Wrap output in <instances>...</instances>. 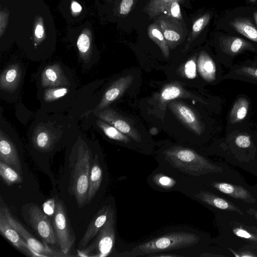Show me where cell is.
<instances>
[{
	"label": "cell",
	"instance_id": "ffe728a7",
	"mask_svg": "<svg viewBox=\"0 0 257 257\" xmlns=\"http://www.w3.org/2000/svg\"><path fill=\"white\" fill-rule=\"evenodd\" d=\"M22 71L19 64H14L7 67L0 77L1 90L12 92L19 86L22 78Z\"/></svg>",
	"mask_w": 257,
	"mask_h": 257
},
{
	"label": "cell",
	"instance_id": "5b68a950",
	"mask_svg": "<svg viewBox=\"0 0 257 257\" xmlns=\"http://www.w3.org/2000/svg\"><path fill=\"white\" fill-rule=\"evenodd\" d=\"M115 213L110 207L105 223L96 237L87 246L77 250L78 255L85 257H104L111 252L115 242Z\"/></svg>",
	"mask_w": 257,
	"mask_h": 257
},
{
	"label": "cell",
	"instance_id": "e575fe53",
	"mask_svg": "<svg viewBox=\"0 0 257 257\" xmlns=\"http://www.w3.org/2000/svg\"><path fill=\"white\" fill-rule=\"evenodd\" d=\"M153 180L159 186L165 189L171 188L176 184V180L163 174H156L153 177Z\"/></svg>",
	"mask_w": 257,
	"mask_h": 257
},
{
	"label": "cell",
	"instance_id": "52a82bcc",
	"mask_svg": "<svg viewBox=\"0 0 257 257\" xmlns=\"http://www.w3.org/2000/svg\"><path fill=\"white\" fill-rule=\"evenodd\" d=\"M0 210L6 216L10 224L19 232L24 240L31 248L38 254L43 257H65L71 256L64 252L56 251L50 248L48 244L42 243L36 239L23 225L11 214L9 209L1 205Z\"/></svg>",
	"mask_w": 257,
	"mask_h": 257
},
{
	"label": "cell",
	"instance_id": "c3c4849f",
	"mask_svg": "<svg viewBox=\"0 0 257 257\" xmlns=\"http://www.w3.org/2000/svg\"><path fill=\"white\" fill-rule=\"evenodd\" d=\"M254 19L255 22L257 25V11L254 12L253 14Z\"/></svg>",
	"mask_w": 257,
	"mask_h": 257
},
{
	"label": "cell",
	"instance_id": "f546056e",
	"mask_svg": "<svg viewBox=\"0 0 257 257\" xmlns=\"http://www.w3.org/2000/svg\"><path fill=\"white\" fill-rule=\"evenodd\" d=\"M0 175L8 186L22 182V179L19 174L12 167L2 161H0Z\"/></svg>",
	"mask_w": 257,
	"mask_h": 257
},
{
	"label": "cell",
	"instance_id": "f6af8a7d",
	"mask_svg": "<svg viewBox=\"0 0 257 257\" xmlns=\"http://www.w3.org/2000/svg\"><path fill=\"white\" fill-rule=\"evenodd\" d=\"M246 212L250 215H252L257 221V210L250 208L246 210Z\"/></svg>",
	"mask_w": 257,
	"mask_h": 257
},
{
	"label": "cell",
	"instance_id": "74e56055",
	"mask_svg": "<svg viewBox=\"0 0 257 257\" xmlns=\"http://www.w3.org/2000/svg\"><path fill=\"white\" fill-rule=\"evenodd\" d=\"M236 145L240 148H247L251 145V142L248 135L240 134L236 136L235 139Z\"/></svg>",
	"mask_w": 257,
	"mask_h": 257
},
{
	"label": "cell",
	"instance_id": "4316f807",
	"mask_svg": "<svg viewBox=\"0 0 257 257\" xmlns=\"http://www.w3.org/2000/svg\"><path fill=\"white\" fill-rule=\"evenodd\" d=\"M95 123L96 126L109 139L124 143L130 142L128 136L104 121L97 118Z\"/></svg>",
	"mask_w": 257,
	"mask_h": 257
},
{
	"label": "cell",
	"instance_id": "44dd1931",
	"mask_svg": "<svg viewBox=\"0 0 257 257\" xmlns=\"http://www.w3.org/2000/svg\"><path fill=\"white\" fill-rule=\"evenodd\" d=\"M195 197L216 208L228 211H234L241 215H243V212L234 203L211 192L200 191L195 194Z\"/></svg>",
	"mask_w": 257,
	"mask_h": 257
},
{
	"label": "cell",
	"instance_id": "836d02e7",
	"mask_svg": "<svg viewBox=\"0 0 257 257\" xmlns=\"http://www.w3.org/2000/svg\"><path fill=\"white\" fill-rule=\"evenodd\" d=\"M180 0H174L170 3L166 7L164 13L167 16L182 21L183 18L181 14L179 2Z\"/></svg>",
	"mask_w": 257,
	"mask_h": 257
},
{
	"label": "cell",
	"instance_id": "5bb4252c",
	"mask_svg": "<svg viewBox=\"0 0 257 257\" xmlns=\"http://www.w3.org/2000/svg\"><path fill=\"white\" fill-rule=\"evenodd\" d=\"M0 232L18 249L30 256H39L10 224L3 212L0 210Z\"/></svg>",
	"mask_w": 257,
	"mask_h": 257
},
{
	"label": "cell",
	"instance_id": "60d3db41",
	"mask_svg": "<svg viewBox=\"0 0 257 257\" xmlns=\"http://www.w3.org/2000/svg\"><path fill=\"white\" fill-rule=\"evenodd\" d=\"M234 254L235 256H255V255L253 254L250 251H240L238 252H236L232 249L230 248H228Z\"/></svg>",
	"mask_w": 257,
	"mask_h": 257
},
{
	"label": "cell",
	"instance_id": "8d00e7d4",
	"mask_svg": "<svg viewBox=\"0 0 257 257\" xmlns=\"http://www.w3.org/2000/svg\"><path fill=\"white\" fill-rule=\"evenodd\" d=\"M185 75L189 79H194L196 76V65L194 59L189 60L184 66Z\"/></svg>",
	"mask_w": 257,
	"mask_h": 257
},
{
	"label": "cell",
	"instance_id": "4fadbf2b",
	"mask_svg": "<svg viewBox=\"0 0 257 257\" xmlns=\"http://www.w3.org/2000/svg\"><path fill=\"white\" fill-rule=\"evenodd\" d=\"M222 79L239 80L257 85V60L233 64L223 75Z\"/></svg>",
	"mask_w": 257,
	"mask_h": 257
},
{
	"label": "cell",
	"instance_id": "ee69618b",
	"mask_svg": "<svg viewBox=\"0 0 257 257\" xmlns=\"http://www.w3.org/2000/svg\"><path fill=\"white\" fill-rule=\"evenodd\" d=\"M71 7H72V10L74 12H79L82 9L81 6L76 2H73L72 3Z\"/></svg>",
	"mask_w": 257,
	"mask_h": 257
},
{
	"label": "cell",
	"instance_id": "d6986e66",
	"mask_svg": "<svg viewBox=\"0 0 257 257\" xmlns=\"http://www.w3.org/2000/svg\"><path fill=\"white\" fill-rule=\"evenodd\" d=\"M199 72L202 78L207 82L217 81L218 69L216 62L205 51H201L197 60Z\"/></svg>",
	"mask_w": 257,
	"mask_h": 257
},
{
	"label": "cell",
	"instance_id": "d4e9b609",
	"mask_svg": "<svg viewBox=\"0 0 257 257\" xmlns=\"http://www.w3.org/2000/svg\"><path fill=\"white\" fill-rule=\"evenodd\" d=\"M249 108L248 99L240 96L236 99L229 114V121L231 124L241 121L246 116Z\"/></svg>",
	"mask_w": 257,
	"mask_h": 257
},
{
	"label": "cell",
	"instance_id": "484cf974",
	"mask_svg": "<svg viewBox=\"0 0 257 257\" xmlns=\"http://www.w3.org/2000/svg\"><path fill=\"white\" fill-rule=\"evenodd\" d=\"M231 26L239 33L257 43V29L247 19L238 18L230 22Z\"/></svg>",
	"mask_w": 257,
	"mask_h": 257
},
{
	"label": "cell",
	"instance_id": "ba28073f",
	"mask_svg": "<svg viewBox=\"0 0 257 257\" xmlns=\"http://www.w3.org/2000/svg\"><path fill=\"white\" fill-rule=\"evenodd\" d=\"M219 61L227 68L233 64V60L238 55L246 52L256 53L254 45L244 39L236 37H223L219 40Z\"/></svg>",
	"mask_w": 257,
	"mask_h": 257
},
{
	"label": "cell",
	"instance_id": "4dcf8cb0",
	"mask_svg": "<svg viewBox=\"0 0 257 257\" xmlns=\"http://www.w3.org/2000/svg\"><path fill=\"white\" fill-rule=\"evenodd\" d=\"M210 13H206L196 19L193 23L191 32L188 38L186 47L188 46L207 26L210 19Z\"/></svg>",
	"mask_w": 257,
	"mask_h": 257
},
{
	"label": "cell",
	"instance_id": "7402d4cb",
	"mask_svg": "<svg viewBox=\"0 0 257 257\" xmlns=\"http://www.w3.org/2000/svg\"><path fill=\"white\" fill-rule=\"evenodd\" d=\"M211 185L216 190L231 197L247 203H253L255 202V200L250 193L241 186L217 182H212Z\"/></svg>",
	"mask_w": 257,
	"mask_h": 257
},
{
	"label": "cell",
	"instance_id": "7dc6e473",
	"mask_svg": "<svg viewBox=\"0 0 257 257\" xmlns=\"http://www.w3.org/2000/svg\"><path fill=\"white\" fill-rule=\"evenodd\" d=\"M201 256H224V255H217V254H209L207 253H204L201 255Z\"/></svg>",
	"mask_w": 257,
	"mask_h": 257
},
{
	"label": "cell",
	"instance_id": "9a60e30c",
	"mask_svg": "<svg viewBox=\"0 0 257 257\" xmlns=\"http://www.w3.org/2000/svg\"><path fill=\"white\" fill-rule=\"evenodd\" d=\"M72 86L61 66L53 64L46 66L41 74L40 88Z\"/></svg>",
	"mask_w": 257,
	"mask_h": 257
},
{
	"label": "cell",
	"instance_id": "83f0119b",
	"mask_svg": "<svg viewBox=\"0 0 257 257\" xmlns=\"http://www.w3.org/2000/svg\"><path fill=\"white\" fill-rule=\"evenodd\" d=\"M148 34L150 38L160 47L164 56L168 57L169 46L161 30L156 23L149 25L148 28Z\"/></svg>",
	"mask_w": 257,
	"mask_h": 257
},
{
	"label": "cell",
	"instance_id": "f35d334b",
	"mask_svg": "<svg viewBox=\"0 0 257 257\" xmlns=\"http://www.w3.org/2000/svg\"><path fill=\"white\" fill-rule=\"evenodd\" d=\"M136 0H121L119 7V12L121 15H126L132 11Z\"/></svg>",
	"mask_w": 257,
	"mask_h": 257
},
{
	"label": "cell",
	"instance_id": "8fae6325",
	"mask_svg": "<svg viewBox=\"0 0 257 257\" xmlns=\"http://www.w3.org/2000/svg\"><path fill=\"white\" fill-rule=\"evenodd\" d=\"M6 129L1 124L0 130V161L7 164L19 174H22V168L16 147L6 133Z\"/></svg>",
	"mask_w": 257,
	"mask_h": 257
},
{
	"label": "cell",
	"instance_id": "b9f144b4",
	"mask_svg": "<svg viewBox=\"0 0 257 257\" xmlns=\"http://www.w3.org/2000/svg\"><path fill=\"white\" fill-rule=\"evenodd\" d=\"M147 256H156V257H176V256H182L179 255L171 254V253H160V254H152L146 255Z\"/></svg>",
	"mask_w": 257,
	"mask_h": 257
},
{
	"label": "cell",
	"instance_id": "7c38bea8",
	"mask_svg": "<svg viewBox=\"0 0 257 257\" xmlns=\"http://www.w3.org/2000/svg\"><path fill=\"white\" fill-rule=\"evenodd\" d=\"M161 30L169 47L178 45L185 37L181 21L168 16L161 17L156 23Z\"/></svg>",
	"mask_w": 257,
	"mask_h": 257
},
{
	"label": "cell",
	"instance_id": "30bf717a",
	"mask_svg": "<svg viewBox=\"0 0 257 257\" xmlns=\"http://www.w3.org/2000/svg\"><path fill=\"white\" fill-rule=\"evenodd\" d=\"M92 112L97 118L113 126L133 140L141 142V136L137 130L112 108L106 107L94 109Z\"/></svg>",
	"mask_w": 257,
	"mask_h": 257
},
{
	"label": "cell",
	"instance_id": "7a4b0ae2",
	"mask_svg": "<svg viewBox=\"0 0 257 257\" xmlns=\"http://www.w3.org/2000/svg\"><path fill=\"white\" fill-rule=\"evenodd\" d=\"M70 157V189L81 208L87 203L92 153L87 144L79 137Z\"/></svg>",
	"mask_w": 257,
	"mask_h": 257
},
{
	"label": "cell",
	"instance_id": "277c9868",
	"mask_svg": "<svg viewBox=\"0 0 257 257\" xmlns=\"http://www.w3.org/2000/svg\"><path fill=\"white\" fill-rule=\"evenodd\" d=\"M199 239L198 235L190 232H171L138 245L131 251V255L146 256L161 251L185 248L196 244Z\"/></svg>",
	"mask_w": 257,
	"mask_h": 257
},
{
	"label": "cell",
	"instance_id": "cb8c5ba5",
	"mask_svg": "<svg viewBox=\"0 0 257 257\" xmlns=\"http://www.w3.org/2000/svg\"><path fill=\"white\" fill-rule=\"evenodd\" d=\"M71 88L72 85L41 88L40 100L42 106H46L48 104L62 99L72 91Z\"/></svg>",
	"mask_w": 257,
	"mask_h": 257
},
{
	"label": "cell",
	"instance_id": "3957f363",
	"mask_svg": "<svg viewBox=\"0 0 257 257\" xmlns=\"http://www.w3.org/2000/svg\"><path fill=\"white\" fill-rule=\"evenodd\" d=\"M166 160L182 172L195 176L209 173H219L222 167L216 166L193 150L181 146H173L164 152Z\"/></svg>",
	"mask_w": 257,
	"mask_h": 257
},
{
	"label": "cell",
	"instance_id": "d590c367",
	"mask_svg": "<svg viewBox=\"0 0 257 257\" xmlns=\"http://www.w3.org/2000/svg\"><path fill=\"white\" fill-rule=\"evenodd\" d=\"M77 45L81 54L87 52L90 47V40L88 36L85 34L80 35L77 40Z\"/></svg>",
	"mask_w": 257,
	"mask_h": 257
},
{
	"label": "cell",
	"instance_id": "f1b7e54d",
	"mask_svg": "<svg viewBox=\"0 0 257 257\" xmlns=\"http://www.w3.org/2000/svg\"><path fill=\"white\" fill-rule=\"evenodd\" d=\"M173 1L174 0H149L144 11L150 18H152L163 14L167 6Z\"/></svg>",
	"mask_w": 257,
	"mask_h": 257
},
{
	"label": "cell",
	"instance_id": "603a6c76",
	"mask_svg": "<svg viewBox=\"0 0 257 257\" xmlns=\"http://www.w3.org/2000/svg\"><path fill=\"white\" fill-rule=\"evenodd\" d=\"M102 178V171L96 154L92 159L89 178V186L87 196V203H89L99 190Z\"/></svg>",
	"mask_w": 257,
	"mask_h": 257
},
{
	"label": "cell",
	"instance_id": "1f68e13d",
	"mask_svg": "<svg viewBox=\"0 0 257 257\" xmlns=\"http://www.w3.org/2000/svg\"><path fill=\"white\" fill-rule=\"evenodd\" d=\"M232 231L237 236L257 242V229L254 226L239 225L233 227Z\"/></svg>",
	"mask_w": 257,
	"mask_h": 257
},
{
	"label": "cell",
	"instance_id": "ab89813d",
	"mask_svg": "<svg viewBox=\"0 0 257 257\" xmlns=\"http://www.w3.org/2000/svg\"><path fill=\"white\" fill-rule=\"evenodd\" d=\"M55 207V204L54 203V201L52 200H50L44 204V211L48 214H53Z\"/></svg>",
	"mask_w": 257,
	"mask_h": 257
},
{
	"label": "cell",
	"instance_id": "6da1fadb",
	"mask_svg": "<svg viewBox=\"0 0 257 257\" xmlns=\"http://www.w3.org/2000/svg\"><path fill=\"white\" fill-rule=\"evenodd\" d=\"M74 123L62 114L40 113L30 130L33 147L42 153L52 151L65 135L76 132Z\"/></svg>",
	"mask_w": 257,
	"mask_h": 257
},
{
	"label": "cell",
	"instance_id": "9c48e42d",
	"mask_svg": "<svg viewBox=\"0 0 257 257\" xmlns=\"http://www.w3.org/2000/svg\"><path fill=\"white\" fill-rule=\"evenodd\" d=\"M28 214L29 224L44 242L53 245L58 243L54 227L48 216L38 206H30Z\"/></svg>",
	"mask_w": 257,
	"mask_h": 257
},
{
	"label": "cell",
	"instance_id": "8992f818",
	"mask_svg": "<svg viewBox=\"0 0 257 257\" xmlns=\"http://www.w3.org/2000/svg\"><path fill=\"white\" fill-rule=\"evenodd\" d=\"M53 215V226L62 251L68 254L73 246L75 235L71 228L63 203L57 201Z\"/></svg>",
	"mask_w": 257,
	"mask_h": 257
},
{
	"label": "cell",
	"instance_id": "2e32d148",
	"mask_svg": "<svg viewBox=\"0 0 257 257\" xmlns=\"http://www.w3.org/2000/svg\"><path fill=\"white\" fill-rule=\"evenodd\" d=\"M133 80L134 76L132 75H125L116 79L105 91L95 109H101L108 107L122 95Z\"/></svg>",
	"mask_w": 257,
	"mask_h": 257
},
{
	"label": "cell",
	"instance_id": "ac0fdd59",
	"mask_svg": "<svg viewBox=\"0 0 257 257\" xmlns=\"http://www.w3.org/2000/svg\"><path fill=\"white\" fill-rule=\"evenodd\" d=\"M110 207V205L103 206L95 214L78 243L77 250H81L87 246L98 234L107 220Z\"/></svg>",
	"mask_w": 257,
	"mask_h": 257
},
{
	"label": "cell",
	"instance_id": "681fc988",
	"mask_svg": "<svg viewBox=\"0 0 257 257\" xmlns=\"http://www.w3.org/2000/svg\"><path fill=\"white\" fill-rule=\"evenodd\" d=\"M249 2L251 3H254L255 2L256 0H248Z\"/></svg>",
	"mask_w": 257,
	"mask_h": 257
},
{
	"label": "cell",
	"instance_id": "bcb514c9",
	"mask_svg": "<svg viewBox=\"0 0 257 257\" xmlns=\"http://www.w3.org/2000/svg\"><path fill=\"white\" fill-rule=\"evenodd\" d=\"M158 133V130L155 127L151 128L150 131V133L152 135H156Z\"/></svg>",
	"mask_w": 257,
	"mask_h": 257
},
{
	"label": "cell",
	"instance_id": "7bdbcfd3",
	"mask_svg": "<svg viewBox=\"0 0 257 257\" xmlns=\"http://www.w3.org/2000/svg\"><path fill=\"white\" fill-rule=\"evenodd\" d=\"M44 30L43 27L40 25H38L35 30V35L38 38H41L43 37Z\"/></svg>",
	"mask_w": 257,
	"mask_h": 257
},
{
	"label": "cell",
	"instance_id": "e0dca14e",
	"mask_svg": "<svg viewBox=\"0 0 257 257\" xmlns=\"http://www.w3.org/2000/svg\"><path fill=\"white\" fill-rule=\"evenodd\" d=\"M169 107L178 118L191 131L198 135L202 134L203 126L197 115L191 108L177 101L170 102Z\"/></svg>",
	"mask_w": 257,
	"mask_h": 257
},
{
	"label": "cell",
	"instance_id": "d6a6232c",
	"mask_svg": "<svg viewBox=\"0 0 257 257\" xmlns=\"http://www.w3.org/2000/svg\"><path fill=\"white\" fill-rule=\"evenodd\" d=\"M183 94V89L181 86L172 84L165 87L160 95V101L162 103L180 97Z\"/></svg>",
	"mask_w": 257,
	"mask_h": 257
}]
</instances>
